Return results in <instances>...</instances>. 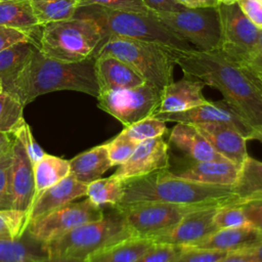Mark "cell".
<instances>
[{
    "label": "cell",
    "mask_w": 262,
    "mask_h": 262,
    "mask_svg": "<svg viewBox=\"0 0 262 262\" xmlns=\"http://www.w3.org/2000/svg\"><path fill=\"white\" fill-rule=\"evenodd\" d=\"M183 74L202 80L217 89L223 99L253 128L262 126V92L249 78L246 70L219 50H171Z\"/></svg>",
    "instance_id": "6da1fadb"
},
{
    "label": "cell",
    "mask_w": 262,
    "mask_h": 262,
    "mask_svg": "<svg viewBox=\"0 0 262 262\" xmlns=\"http://www.w3.org/2000/svg\"><path fill=\"white\" fill-rule=\"evenodd\" d=\"M95 58L66 62L43 55L35 47L14 79L3 87L26 106L38 96L59 90L79 91L97 97L99 86L94 70Z\"/></svg>",
    "instance_id": "7a4b0ae2"
},
{
    "label": "cell",
    "mask_w": 262,
    "mask_h": 262,
    "mask_svg": "<svg viewBox=\"0 0 262 262\" xmlns=\"http://www.w3.org/2000/svg\"><path fill=\"white\" fill-rule=\"evenodd\" d=\"M123 199L117 206L161 202L207 208L241 202L234 194L232 186L195 182L176 176L169 169L123 181Z\"/></svg>",
    "instance_id": "3957f363"
},
{
    "label": "cell",
    "mask_w": 262,
    "mask_h": 262,
    "mask_svg": "<svg viewBox=\"0 0 262 262\" xmlns=\"http://www.w3.org/2000/svg\"><path fill=\"white\" fill-rule=\"evenodd\" d=\"M75 16L93 19L103 33V41L108 37L116 36L155 42L176 49H192L189 43L165 28L151 12H136L88 5L78 7Z\"/></svg>",
    "instance_id": "277c9868"
},
{
    "label": "cell",
    "mask_w": 262,
    "mask_h": 262,
    "mask_svg": "<svg viewBox=\"0 0 262 262\" xmlns=\"http://www.w3.org/2000/svg\"><path fill=\"white\" fill-rule=\"evenodd\" d=\"M124 213L110 207L101 219L80 225L45 244L48 257L89 258L91 255L132 237Z\"/></svg>",
    "instance_id": "5b68a950"
},
{
    "label": "cell",
    "mask_w": 262,
    "mask_h": 262,
    "mask_svg": "<svg viewBox=\"0 0 262 262\" xmlns=\"http://www.w3.org/2000/svg\"><path fill=\"white\" fill-rule=\"evenodd\" d=\"M103 39L100 27L93 19L74 15L43 26L39 50L56 60L77 62L94 58Z\"/></svg>",
    "instance_id": "8992f818"
},
{
    "label": "cell",
    "mask_w": 262,
    "mask_h": 262,
    "mask_svg": "<svg viewBox=\"0 0 262 262\" xmlns=\"http://www.w3.org/2000/svg\"><path fill=\"white\" fill-rule=\"evenodd\" d=\"M172 49L155 42L112 36L102 42L94 58L110 55L121 59L135 70L145 82L163 90L174 81L176 62Z\"/></svg>",
    "instance_id": "52a82bcc"
},
{
    "label": "cell",
    "mask_w": 262,
    "mask_h": 262,
    "mask_svg": "<svg viewBox=\"0 0 262 262\" xmlns=\"http://www.w3.org/2000/svg\"><path fill=\"white\" fill-rule=\"evenodd\" d=\"M156 18L180 39L201 51H215L220 45L217 7L182 8L176 11H150Z\"/></svg>",
    "instance_id": "ba28073f"
},
{
    "label": "cell",
    "mask_w": 262,
    "mask_h": 262,
    "mask_svg": "<svg viewBox=\"0 0 262 262\" xmlns=\"http://www.w3.org/2000/svg\"><path fill=\"white\" fill-rule=\"evenodd\" d=\"M162 93L163 90L144 82L132 88L99 92L97 106L127 127L152 116L159 108Z\"/></svg>",
    "instance_id": "9c48e42d"
},
{
    "label": "cell",
    "mask_w": 262,
    "mask_h": 262,
    "mask_svg": "<svg viewBox=\"0 0 262 262\" xmlns=\"http://www.w3.org/2000/svg\"><path fill=\"white\" fill-rule=\"evenodd\" d=\"M217 9L220 23L218 50L239 66L247 64L258 43L261 29L244 14L236 2L219 3Z\"/></svg>",
    "instance_id": "30bf717a"
},
{
    "label": "cell",
    "mask_w": 262,
    "mask_h": 262,
    "mask_svg": "<svg viewBox=\"0 0 262 262\" xmlns=\"http://www.w3.org/2000/svg\"><path fill=\"white\" fill-rule=\"evenodd\" d=\"M115 207L124 213L134 237L149 239L173 228L189 212L206 208L161 202H143Z\"/></svg>",
    "instance_id": "8fae6325"
},
{
    "label": "cell",
    "mask_w": 262,
    "mask_h": 262,
    "mask_svg": "<svg viewBox=\"0 0 262 262\" xmlns=\"http://www.w3.org/2000/svg\"><path fill=\"white\" fill-rule=\"evenodd\" d=\"M104 215L103 208L89 199L70 202L47 215L29 223L26 231L38 242L46 244L80 225L97 221Z\"/></svg>",
    "instance_id": "7c38bea8"
},
{
    "label": "cell",
    "mask_w": 262,
    "mask_h": 262,
    "mask_svg": "<svg viewBox=\"0 0 262 262\" xmlns=\"http://www.w3.org/2000/svg\"><path fill=\"white\" fill-rule=\"evenodd\" d=\"M154 117L164 122L184 124H225L239 131L247 140H250L253 127L239 116L224 99L210 101L179 113H156Z\"/></svg>",
    "instance_id": "4fadbf2b"
},
{
    "label": "cell",
    "mask_w": 262,
    "mask_h": 262,
    "mask_svg": "<svg viewBox=\"0 0 262 262\" xmlns=\"http://www.w3.org/2000/svg\"><path fill=\"white\" fill-rule=\"evenodd\" d=\"M169 143L161 136L139 142L131 157L120 165L113 175L126 181L169 169Z\"/></svg>",
    "instance_id": "5bb4252c"
},
{
    "label": "cell",
    "mask_w": 262,
    "mask_h": 262,
    "mask_svg": "<svg viewBox=\"0 0 262 262\" xmlns=\"http://www.w3.org/2000/svg\"><path fill=\"white\" fill-rule=\"evenodd\" d=\"M218 208L209 207L193 210L186 214L173 228L152 237L151 241L156 244L193 246L219 229L214 223V216Z\"/></svg>",
    "instance_id": "9a60e30c"
},
{
    "label": "cell",
    "mask_w": 262,
    "mask_h": 262,
    "mask_svg": "<svg viewBox=\"0 0 262 262\" xmlns=\"http://www.w3.org/2000/svg\"><path fill=\"white\" fill-rule=\"evenodd\" d=\"M169 170L181 178L211 185L233 186L238 178L241 166L228 160L193 161L182 159L170 165Z\"/></svg>",
    "instance_id": "2e32d148"
},
{
    "label": "cell",
    "mask_w": 262,
    "mask_h": 262,
    "mask_svg": "<svg viewBox=\"0 0 262 262\" xmlns=\"http://www.w3.org/2000/svg\"><path fill=\"white\" fill-rule=\"evenodd\" d=\"M9 186L11 209L28 214L35 199L34 169L23 144L14 136Z\"/></svg>",
    "instance_id": "e0dca14e"
},
{
    "label": "cell",
    "mask_w": 262,
    "mask_h": 262,
    "mask_svg": "<svg viewBox=\"0 0 262 262\" xmlns=\"http://www.w3.org/2000/svg\"><path fill=\"white\" fill-rule=\"evenodd\" d=\"M205 86L199 78L184 74L180 80L173 81L163 89L156 113H179L207 102L203 94Z\"/></svg>",
    "instance_id": "ac0fdd59"
},
{
    "label": "cell",
    "mask_w": 262,
    "mask_h": 262,
    "mask_svg": "<svg viewBox=\"0 0 262 262\" xmlns=\"http://www.w3.org/2000/svg\"><path fill=\"white\" fill-rule=\"evenodd\" d=\"M86 191L87 184L78 181L70 174L56 184L45 189L36 198L28 213L26 225L28 226L30 222L47 215L70 202L86 195Z\"/></svg>",
    "instance_id": "d6986e66"
},
{
    "label": "cell",
    "mask_w": 262,
    "mask_h": 262,
    "mask_svg": "<svg viewBox=\"0 0 262 262\" xmlns=\"http://www.w3.org/2000/svg\"><path fill=\"white\" fill-rule=\"evenodd\" d=\"M194 126L224 159L242 166L249 157L248 140L235 128L225 124H196Z\"/></svg>",
    "instance_id": "ffe728a7"
},
{
    "label": "cell",
    "mask_w": 262,
    "mask_h": 262,
    "mask_svg": "<svg viewBox=\"0 0 262 262\" xmlns=\"http://www.w3.org/2000/svg\"><path fill=\"white\" fill-rule=\"evenodd\" d=\"M262 243V232L253 226L222 228L188 248L207 249L226 253L253 250Z\"/></svg>",
    "instance_id": "44dd1931"
},
{
    "label": "cell",
    "mask_w": 262,
    "mask_h": 262,
    "mask_svg": "<svg viewBox=\"0 0 262 262\" xmlns=\"http://www.w3.org/2000/svg\"><path fill=\"white\" fill-rule=\"evenodd\" d=\"M94 70L99 92L132 88L145 82L129 64L110 55L96 57Z\"/></svg>",
    "instance_id": "7402d4cb"
},
{
    "label": "cell",
    "mask_w": 262,
    "mask_h": 262,
    "mask_svg": "<svg viewBox=\"0 0 262 262\" xmlns=\"http://www.w3.org/2000/svg\"><path fill=\"white\" fill-rule=\"evenodd\" d=\"M169 143L193 161H222L219 155L194 125L176 123L169 134Z\"/></svg>",
    "instance_id": "603a6c76"
},
{
    "label": "cell",
    "mask_w": 262,
    "mask_h": 262,
    "mask_svg": "<svg viewBox=\"0 0 262 262\" xmlns=\"http://www.w3.org/2000/svg\"><path fill=\"white\" fill-rule=\"evenodd\" d=\"M0 26L20 31L39 49L42 27L36 18L29 0H2L0 2Z\"/></svg>",
    "instance_id": "cb8c5ba5"
},
{
    "label": "cell",
    "mask_w": 262,
    "mask_h": 262,
    "mask_svg": "<svg viewBox=\"0 0 262 262\" xmlns=\"http://www.w3.org/2000/svg\"><path fill=\"white\" fill-rule=\"evenodd\" d=\"M113 167L106 143L92 147L70 161V174L80 182L88 184Z\"/></svg>",
    "instance_id": "d4e9b609"
},
{
    "label": "cell",
    "mask_w": 262,
    "mask_h": 262,
    "mask_svg": "<svg viewBox=\"0 0 262 262\" xmlns=\"http://www.w3.org/2000/svg\"><path fill=\"white\" fill-rule=\"evenodd\" d=\"M47 257L45 244L27 231L15 239L0 238V262H40Z\"/></svg>",
    "instance_id": "484cf974"
},
{
    "label": "cell",
    "mask_w": 262,
    "mask_h": 262,
    "mask_svg": "<svg viewBox=\"0 0 262 262\" xmlns=\"http://www.w3.org/2000/svg\"><path fill=\"white\" fill-rule=\"evenodd\" d=\"M155 243L149 238L129 237L99 251L88 258L89 262H136Z\"/></svg>",
    "instance_id": "4316f807"
},
{
    "label": "cell",
    "mask_w": 262,
    "mask_h": 262,
    "mask_svg": "<svg viewBox=\"0 0 262 262\" xmlns=\"http://www.w3.org/2000/svg\"><path fill=\"white\" fill-rule=\"evenodd\" d=\"M33 169L35 178V201L45 189L70 175V161L45 154L41 160L33 165Z\"/></svg>",
    "instance_id": "83f0119b"
},
{
    "label": "cell",
    "mask_w": 262,
    "mask_h": 262,
    "mask_svg": "<svg viewBox=\"0 0 262 262\" xmlns=\"http://www.w3.org/2000/svg\"><path fill=\"white\" fill-rule=\"evenodd\" d=\"M232 188L241 201L262 198V162L249 156L241 166L238 178Z\"/></svg>",
    "instance_id": "f1b7e54d"
},
{
    "label": "cell",
    "mask_w": 262,
    "mask_h": 262,
    "mask_svg": "<svg viewBox=\"0 0 262 262\" xmlns=\"http://www.w3.org/2000/svg\"><path fill=\"white\" fill-rule=\"evenodd\" d=\"M34 49L32 43L18 42L0 51V80L3 87L14 79Z\"/></svg>",
    "instance_id": "f546056e"
},
{
    "label": "cell",
    "mask_w": 262,
    "mask_h": 262,
    "mask_svg": "<svg viewBox=\"0 0 262 262\" xmlns=\"http://www.w3.org/2000/svg\"><path fill=\"white\" fill-rule=\"evenodd\" d=\"M123 194V181L114 175L98 178L87 184V199L100 208L117 206L122 201Z\"/></svg>",
    "instance_id": "4dcf8cb0"
},
{
    "label": "cell",
    "mask_w": 262,
    "mask_h": 262,
    "mask_svg": "<svg viewBox=\"0 0 262 262\" xmlns=\"http://www.w3.org/2000/svg\"><path fill=\"white\" fill-rule=\"evenodd\" d=\"M33 12L41 27L75 15L78 8L77 0H29Z\"/></svg>",
    "instance_id": "1f68e13d"
},
{
    "label": "cell",
    "mask_w": 262,
    "mask_h": 262,
    "mask_svg": "<svg viewBox=\"0 0 262 262\" xmlns=\"http://www.w3.org/2000/svg\"><path fill=\"white\" fill-rule=\"evenodd\" d=\"M25 105L17 96L2 90L0 92V132L12 135L25 122L23 112Z\"/></svg>",
    "instance_id": "d6a6232c"
},
{
    "label": "cell",
    "mask_w": 262,
    "mask_h": 262,
    "mask_svg": "<svg viewBox=\"0 0 262 262\" xmlns=\"http://www.w3.org/2000/svg\"><path fill=\"white\" fill-rule=\"evenodd\" d=\"M167 131L166 122L150 116L125 127L120 134L136 143H139L146 139L164 136Z\"/></svg>",
    "instance_id": "836d02e7"
},
{
    "label": "cell",
    "mask_w": 262,
    "mask_h": 262,
    "mask_svg": "<svg viewBox=\"0 0 262 262\" xmlns=\"http://www.w3.org/2000/svg\"><path fill=\"white\" fill-rule=\"evenodd\" d=\"M27 216L26 212L14 209L0 210V238L20 237L27 228Z\"/></svg>",
    "instance_id": "e575fe53"
},
{
    "label": "cell",
    "mask_w": 262,
    "mask_h": 262,
    "mask_svg": "<svg viewBox=\"0 0 262 262\" xmlns=\"http://www.w3.org/2000/svg\"><path fill=\"white\" fill-rule=\"evenodd\" d=\"M214 223L219 229L251 226L237 203L219 207L214 216Z\"/></svg>",
    "instance_id": "d590c367"
},
{
    "label": "cell",
    "mask_w": 262,
    "mask_h": 262,
    "mask_svg": "<svg viewBox=\"0 0 262 262\" xmlns=\"http://www.w3.org/2000/svg\"><path fill=\"white\" fill-rule=\"evenodd\" d=\"M138 143L122 136L120 133L111 141L106 142L108 158L114 166H120L124 164L134 151Z\"/></svg>",
    "instance_id": "8d00e7d4"
},
{
    "label": "cell",
    "mask_w": 262,
    "mask_h": 262,
    "mask_svg": "<svg viewBox=\"0 0 262 262\" xmlns=\"http://www.w3.org/2000/svg\"><path fill=\"white\" fill-rule=\"evenodd\" d=\"M183 251V246L154 244L136 262H173Z\"/></svg>",
    "instance_id": "74e56055"
},
{
    "label": "cell",
    "mask_w": 262,
    "mask_h": 262,
    "mask_svg": "<svg viewBox=\"0 0 262 262\" xmlns=\"http://www.w3.org/2000/svg\"><path fill=\"white\" fill-rule=\"evenodd\" d=\"M12 136H14L23 144L33 165L36 164L39 160H41L43 156L46 154L34 138L31 128L26 121L20 124V126L14 131Z\"/></svg>",
    "instance_id": "f35d334b"
},
{
    "label": "cell",
    "mask_w": 262,
    "mask_h": 262,
    "mask_svg": "<svg viewBox=\"0 0 262 262\" xmlns=\"http://www.w3.org/2000/svg\"><path fill=\"white\" fill-rule=\"evenodd\" d=\"M12 162V145L0 157V210L11 209L9 176Z\"/></svg>",
    "instance_id": "ab89813d"
},
{
    "label": "cell",
    "mask_w": 262,
    "mask_h": 262,
    "mask_svg": "<svg viewBox=\"0 0 262 262\" xmlns=\"http://www.w3.org/2000/svg\"><path fill=\"white\" fill-rule=\"evenodd\" d=\"M78 7L88 5H99L112 9L129 10L136 12H150L141 0H77Z\"/></svg>",
    "instance_id": "60d3db41"
},
{
    "label": "cell",
    "mask_w": 262,
    "mask_h": 262,
    "mask_svg": "<svg viewBox=\"0 0 262 262\" xmlns=\"http://www.w3.org/2000/svg\"><path fill=\"white\" fill-rule=\"evenodd\" d=\"M228 253L183 247V251L173 262H217Z\"/></svg>",
    "instance_id": "b9f144b4"
},
{
    "label": "cell",
    "mask_w": 262,
    "mask_h": 262,
    "mask_svg": "<svg viewBox=\"0 0 262 262\" xmlns=\"http://www.w3.org/2000/svg\"><path fill=\"white\" fill-rule=\"evenodd\" d=\"M249 223L262 232V198L243 200L237 203Z\"/></svg>",
    "instance_id": "7bdbcfd3"
},
{
    "label": "cell",
    "mask_w": 262,
    "mask_h": 262,
    "mask_svg": "<svg viewBox=\"0 0 262 262\" xmlns=\"http://www.w3.org/2000/svg\"><path fill=\"white\" fill-rule=\"evenodd\" d=\"M244 14L259 29H262V2L260 0H237Z\"/></svg>",
    "instance_id": "ee69618b"
},
{
    "label": "cell",
    "mask_w": 262,
    "mask_h": 262,
    "mask_svg": "<svg viewBox=\"0 0 262 262\" xmlns=\"http://www.w3.org/2000/svg\"><path fill=\"white\" fill-rule=\"evenodd\" d=\"M18 42H29L33 44L32 39L20 31L0 26V51Z\"/></svg>",
    "instance_id": "f6af8a7d"
},
{
    "label": "cell",
    "mask_w": 262,
    "mask_h": 262,
    "mask_svg": "<svg viewBox=\"0 0 262 262\" xmlns=\"http://www.w3.org/2000/svg\"><path fill=\"white\" fill-rule=\"evenodd\" d=\"M248 71L252 72L255 75L262 76V29L260 32V37L258 40V43L255 47V50L250 57L247 64L242 66Z\"/></svg>",
    "instance_id": "bcb514c9"
},
{
    "label": "cell",
    "mask_w": 262,
    "mask_h": 262,
    "mask_svg": "<svg viewBox=\"0 0 262 262\" xmlns=\"http://www.w3.org/2000/svg\"><path fill=\"white\" fill-rule=\"evenodd\" d=\"M150 11H176L182 7L175 0H141Z\"/></svg>",
    "instance_id": "7dc6e473"
},
{
    "label": "cell",
    "mask_w": 262,
    "mask_h": 262,
    "mask_svg": "<svg viewBox=\"0 0 262 262\" xmlns=\"http://www.w3.org/2000/svg\"><path fill=\"white\" fill-rule=\"evenodd\" d=\"M217 262H256V261L253 256L252 250H248V251L228 253L226 256H224Z\"/></svg>",
    "instance_id": "c3c4849f"
},
{
    "label": "cell",
    "mask_w": 262,
    "mask_h": 262,
    "mask_svg": "<svg viewBox=\"0 0 262 262\" xmlns=\"http://www.w3.org/2000/svg\"><path fill=\"white\" fill-rule=\"evenodd\" d=\"M184 8H205V7H217L218 0H175Z\"/></svg>",
    "instance_id": "681fc988"
},
{
    "label": "cell",
    "mask_w": 262,
    "mask_h": 262,
    "mask_svg": "<svg viewBox=\"0 0 262 262\" xmlns=\"http://www.w3.org/2000/svg\"><path fill=\"white\" fill-rule=\"evenodd\" d=\"M40 262H89L88 258L79 257H45Z\"/></svg>",
    "instance_id": "f907efd6"
},
{
    "label": "cell",
    "mask_w": 262,
    "mask_h": 262,
    "mask_svg": "<svg viewBox=\"0 0 262 262\" xmlns=\"http://www.w3.org/2000/svg\"><path fill=\"white\" fill-rule=\"evenodd\" d=\"M13 136L0 132V157L6 152L12 145Z\"/></svg>",
    "instance_id": "816d5d0a"
},
{
    "label": "cell",
    "mask_w": 262,
    "mask_h": 262,
    "mask_svg": "<svg viewBox=\"0 0 262 262\" xmlns=\"http://www.w3.org/2000/svg\"><path fill=\"white\" fill-rule=\"evenodd\" d=\"M243 68H244V67H243ZM244 69H245V68H244ZM245 70H246V72H247L249 78L252 80V82H253V83L256 85V87L262 92V76L255 75V74H253L252 72L248 71L247 69H245Z\"/></svg>",
    "instance_id": "f5cc1de1"
},
{
    "label": "cell",
    "mask_w": 262,
    "mask_h": 262,
    "mask_svg": "<svg viewBox=\"0 0 262 262\" xmlns=\"http://www.w3.org/2000/svg\"><path fill=\"white\" fill-rule=\"evenodd\" d=\"M250 140H258L262 143V126L253 129Z\"/></svg>",
    "instance_id": "db71d44e"
},
{
    "label": "cell",
    "mask_w": 262,
    "mask_h": 262,
    "mask_svg": "<svg viewBox=\"0 0 262 262\" xmlns=\"http://www.w3.org/2000/svg\"><path fill=\"white\" fill-rule=\"evenodd\" d=\"M256 262H262V243L252 250Z\"/></svg>",
    "instance_id": "11a10c76"
},
{
    "label": "cell",
    "mask_w": 262,
    "mask_h": 262,
    "mask_svg": "<svg viewBox=\"0 0 262 262\" xmlns=\"http://www.w3.org/2000/svg\"><path fill=\"white\" fill-rule=\"evenodd\" d=\"M237 0H218L219 3H224V4H230L233 2H236Z\"/></svg>",
    "instance_id": "9f6ffc18"
},
{
    "label": "cell",
    "mask_w": 262,
    "mask_h": 262,
    "mask_svg": "<svg viewBox=\"0 0 262 262\" xmlns=\"http://www.w3.org/2000/svg\"><path fill=\"white\" fill-rule=\"evenodd\" d=\"M2 90H3V86H2V82L0 80V92H2Z\"/></svg>",
    "instance_id": "6f0895ef"
},
{
    "label": "cell",
    "mask_w": 262,
    "mask_h": 262,
    "mask_svg": "<svg viewBox=\"0 0 262 262\" xmlns=\"http://www.w3.org/2000/svg\"><path fill=\"white\" fill-rule=\"evenodd\" d=\"M1 1H2V0H0V2H1Z\"/></svg>",
    "instance_id": "680465c9"
},
{
    "label": "cell",
    "mask_w": 262,
    "mask_h": 262,
    "mask_svg": "<svg viewBox=\"0 0 262 262\" xmlns=\"http://www.w3.org/2000/svg\"><path fill=\"white\" fill-rule=\"evenodd\" d=\"M260 1H261V2H262V0H260Z\"/></svg>",
    "instance_id": "91938a15"
}]
</instances>
